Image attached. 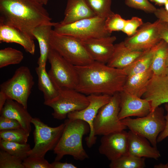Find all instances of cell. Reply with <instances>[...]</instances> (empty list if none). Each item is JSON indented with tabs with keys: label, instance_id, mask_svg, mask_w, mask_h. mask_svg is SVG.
Returning <instances> with one entry per match:
<instances>
[{
	"label": "cell",
	"instance_id": "6da1fadb",
	"mask_svg": "<svg viewBox=\"0 0 168 168\" xmlns=\"http://www.w3.org/2000/svg\"><path fill=\"white\" fill-rule=\"evenodd\" d=\"M75 67L78 77L75 90L82 94L112 96L123 91L127 76L123 69L95 61Z\"/></svg>",
	"mask_w": 168,
	"mask_h": 168
},
{
	"label": "cell",
	"instance_id": "7a4b0ae2",
	"mask_svg": "<svg viewBox=\"0 0 168 168\" xmlns=\"http://www.w3.org/2000/svg\"><path fill=\"white\" fill-rule=\"evenodd\" d=\"M51 22L43 5L35 0H0V24L17 28L34 38L35 27Z\"/></svg>",
	"mask_w": 168,
	"mask_h": 168
},
{
	"label": "cell",
	"instance_id": "3957f363",
	"mask_svg": "<svg viewBox=\"0 0 168 168\" xmlns=\"http://www.w3.org/2000/svg\"><path fill=\"white\" fill-rule=\"evenodd\" d=\"M62 135L53 150L55 161H59L65 155L71 156L76 160L83 161L89 156L84 149L82 138L89 133L90 127L86 122L80 119H68Z\"/></svg>",
	"mask_w": 168,
	"mask_h": 168
},
{
	"label": "cell",
	"instance_id": "277c9868",
	"mask_svg": "<svg viewBox=\"0 0 168 168\" xmlns=\"http://www.w3.org/2000/svg\"><path fill=\"white\" fill-rule=\"evenodd\" d=\"M50 42L52 49L75 66L84 65L94 61L82 41L74 37L58 33L53 29Z\"/></svg>",
	"mask_w": 168,
	"mask_h": 168
},
{
	"label": "cell",
	"instance_id": "5b68a950",
	"mask_svg": "<svg viewBox=\"0 0 168 168\" xmlns=\"http://www.w3.org/2000/svg\"><path fill=\"white\" fill-rule=\"evenodd\" d=\"M121 120L130 130L146 138L155 147L157 138L166 123L164 109L160 106L145 116L135 119L128 117Z\"/></svg>",
	"mask_w": 168,
	"mask_h": 168
},
{
	"label": "cell",
	"instance_id": "8992f818",
	"mask_svg": "<svg viewBox=\"0 0 168 168\" xmlns=\"http://www.w3.org/2000/svg\"><path fill=\"white\" fill-rule=\"evenodd\" d=\"M105 19L97 16L68 24L55 22L53 29L61 34L69 35L81 40L111 35L105 27Z\"/></svg>",
	"mask_w": 168,
	"mask_h": 168
},
{
	"label": "cell",
	"instance_id": "52a82bcc",
	"mask_svg": "<svg viewBox=\"0 0 168 168\" xmlns=\"http://www.w3.org/2000/svg\"><path fill=\"white\" fill-rule=\"evenodd\" d=\"M34 84L29 68L21 66L17 68L10 78L0 86V91L7 97L15 100L27 109V101Z\"/></svg>",
	"mask_w": 168,
	"mask_h": 168
},
{
	"label": "cell",
	"instance_id": "ba28073f",
	"mask_svg": "<svg viewBox=\"0 0 168 168\" xmlns=\"http://www.w3.org/2000/svg\"><path fill=\"white\" fill-rule=\"evenodd\" d=\"M120 110L119 92L99 110L93 123L94 135H102L124 130L127 128L119 117Z\"/></svg>",
	"mask_w": 168,
	"mask_h": 168
},
{
	"label": "cell",
	"instance_id": "9c48e42d",
	"mask_svg": "<svg viewBox=\"0 0 168 168\" xmlns=\"http://www.w3.org/2000/svg\"><path fill=\"white\" fill-rule=\"evenodd\" d=\"M87 96L75 89L58 90L57 96L44 104L52 108L53 118L58 120L65 119L71 112L84 109L89 105Z\"/></svg>",
	"mask_w": 168,
	"mask_h": 168
},
{
	"label": "cell",
	"instance_id": "30bf717a",
	"mask_svg": "<svg viewBox=\"0 0 168 168\" xmlns=\"http://www.w3.org/2000/svg\"><path fill=\"white\" fill-rule=\"evenodd\" d=\"M48 60L50 65L48 74L58 89H75L78 77L75 66L51 48Z\"/></svg>",
	"mask_w": 168,
	"mask_h": 168
},
{
	"label": "cell",
	"instance_id": "8fae6325",
	"mask_svg": "<svg viewBox=\"0 0 168 168\" xmlns=\"http://www.w3.org/2000/svg\"><path fill=\"white\" fill-rule=\"evenodd\" d=\"M31 123L34 126L33 132L35 145L29 156L44 157L49 151L53 150L63 133L64 123L56 127H51L39 118H32Z\"/></svg>",
	"mask_w": 168,
	"mask_h": 168
},
{
	"label": "cell",
	"instance_id": "7c38bea8",
	"mask_svg": "<svg viewBox=\"0 0 168 168\" xmlns=\"http://www.w3.org/2000/svg\"><path fill=\"white\" fill-rule=\"evenodd\" d=\"M112 96L102 94H91L87 96L89 103L81 110L69 113L67 118L70 119H80L87 123L90 126L89 136L85 138L87 147H91L96 142L97 138L93 133V123L99 110L108 103Z\"/></svg>",
	"mask_w": 168,
	"mask_h": 168
},
{
	"label": "cell",
	"instance_id": "4fadbf2b",
	"mask_svg": "<svg viewBox=\"0 0 168 168\" xmlns=\"http://www.w3.org/2000/svg\"><path fill=\"white\" fill-rule=\"evenodd\" d=\"M160 20L143 23L132 36L124 41L125 44L131 49L144 51L153 47L162 40L158 33Z\"/></svg>",
	"mask_w": 168,
	"mask_h": 168
},
{
	"label": "cell",
	"instance_id": "5bb4252c",
	"mask_svg": "<svg viewBox=\"0 0 168 168\" xmlns=\"http://www.w3.org/2000/svg\"><path fill=\"white\" fill-rule=\"evenodd\" d=\"M98 150L110 161L127 154L128 132L124 130L102 136Z\"/></svg>",
	"mask_w": 168,
	"mask_h": 168
},
{
	"label": "cell",
	"instance_id": "9a60e30c",
	"mask_svg": "<svg viewBox=\"0 0 168 168\" xmlns=\"http://www.w3.org/2000/svg\"><path fill=\"white\" fill-rule=\"evenodd\" d=\"M120 120L131 116L141 117L147 115L151 111L149 102L124 91L119 92Z\"/></svg>",
	"mask_w": 168,
	"mask_h": 168
},
{
	"label": "cell",
	"instance_id": "2e32d148",
	"mask_svg": "<svg viewBox=\"0 0 168 168\" xmlns=\"http://www.w3.org/2000/svg\"><path fill=\"white\" fill-rule=\"evenodd\" d=\"M114 36L91 38L81 40L93 60L107 64L114 51Z\"/></svg>",
	"mask_w": 168,
	"mask_h": 168
},
{
	"label": "cell",
	"instance_id": "e0dca14e",
	"mask_svg": "<svg viewBox=\"0 0 168 168\" xmlns=\"http://www.w3.org/2000/svg\"><path fill=\"white\" fill-rule=\"evenodd\" d=\"M142 97L149 102L151 111L163 104L168 103V76L153 75Z\"/></svg>",
	"mask_w": 168,
	"mask_h": 168
},
{
	"label": "cell",
	"instance_id": "ac0fdd59",
	"mask_svg": "<svg viewBox=\"0 0 168 168\" xmlns=\"http://www.w3.org/2000/svg\"><path fill=\"white\" fill-rule=\"evenodd\" d=\"M127 154L138 157L153 158L157 160L161 154L157 147L151 146L146 138L129 130L128 132Z\"/></svg>",
	"mask_w": 168,
	"mask_h": 168
},
{
	"label": "cell",
	"instance_id": "d6986e66",
	"mask_svg": "<svg viewBox=\"0 0 168 168\" xmlns=\"http://www.w3.org/2000/svg\"><path fill=\"white\" fill-rule=\"evenodd\" d=\"M35 38L15 27L0 24V42L14 43L22 46L27 52L33 55L35 51Z\"/></svg>",
	"mask_w": 168,
	"mask_h": 168
},
{
	"label": "cell",
	"instance_id": "ffe728a7",
	"mask_svg": "<svg viewBox=\"0 0 168 168\" xmlns=\"http://www.w3.org/2000/svg\"><path fill=\"white\" fill-rule=\"evenodd\" d=\"M0 113L1 116L16 120L24 129L31 132L32 117L27 109L17 101L7 99Z\"/></svg>",
	"mask_w": 168,
	"mask_h": 168
},
{
	"label": "cell",
	"instance_id": "44dd1931",
	"mask_svg": "<svg viewBox=\"0 0 168 168\" xmlns=\"http://www.w3.org/2000/svg\"><path fill=\"white\" fill-rule=\"evenodd\" d=\"M143 52L132 50L126 46L124 41H122L114 44L113 52L106 64L112 68L124 69Z\"/></svg>",
	"mask_w": 168,
	"mask_h": 168
},
{
	"label": "cell",
	"instance_id": "7402d4cb",
	"mask_svg": "<svg viewBox=\"0 0 168 168\" xmlns=\"http://www.w3.org/2000/svg\"><path fill=\"white\" fill-rule=\"evenodd\" d=\"M55 22L40 25L33 30V36L36 39L39 43L40 56L37 61L38 66L46 67L48 56L51 49L50 38L52 28Z\"/></svg>",
	"mask_w": 168,
	"mask_h": 168
},
{
	"label": "cell",
	"instance_id": "603a6c76",
	"mask_svg": "<svg viewBox=\"0 0 168 168\" xmlns=\"http://www.w3.org/2000/svg\"><path fill=\"white\" fill-rule=\"evenodd\" d=\"M95 16L85 0H68L64 17L60 22L70 23Z\"/></svg>",
	"mask_w": 168,
	"mask_h": 168
},
{
	"label": "cell",
	"instance_id": "cb8c5ba5",
	"mask_svg": "<svg viewBox=\"0 0 168 168\" xmlns=\"http://www.w3.org/2000/svg\"><path fill=\"white\" fill-rule=\"evenodd\" d=\"M153 75L150 68L142 73L127 76L123 91L141 98Z\"/></svg>",
	"mask_w": 168,
	"mask_h": 168
},
{
	"label": "cell",
	"instance_id": "d4e9b609",
	"mask_svg": "<svg viewBox=\"0 0 168 168\" xmlns=\"http://www.w3.org/2000/svg\"><path fill=\"white\" fill-rule=\"evenodd\" d=\"M38 76L39 89L43 94L44 102L50 100L58 95V90L56 88L47 72L46 67L38 66L35 68Z\"/></svg>",
	"mask_w": 168,
	"mask_h": 168
},
{
	"label": "cell",
	"instance_id": "484cf974",
	"mask_svg": "<svg viewBox=\"0 0 168 168\" xmlns=\"http://www.w3.org/2000/svg\"><path fill=\"white\" fill-rule=\"evenodd\" d=\"M157 45L158 44L151 49L144 51L130 64L123 69L127 76L142 73L150 68Z\"/></svg>",
	"mask_w": 168,
	"mask_h": 168
},
{
	"label": "cell",
	"instance_id": "4316f807",
	"mask_svg": "<svg viewBox=\"0 0 168 168\" xmlns=\"http://www.w3.org/2000/svg\"><path fill=\"white\" fill-rule=\"evenodd\" d=\"M168 56V44L161 40L158 44L150 68L156 76L165 75L166 61Z\"/></svg>",
	"mask_w": 168,
	"mask_h": 168
},
{
	"label": "cell",
	"instance_id": "83f0119b",
	"mask_svg": "<svg viewBox=\"0 0 168 168\" xmlns=\"http://www.w3.org/2000/svg\"><path fill=\"white\" fill-rule=\"evenodd\" d=\"M1 149L5 151L23 161L29 156L31 150L30 145L27 143H20L0 140Z\"/></svg>",
	"mask_w": 168,
	"mask_h": 168
},
{
	"label": "cell",
	"instance_id": "f1b7e54d",
	"mask_svg": "<svg viewBox=\"0 0 168 168\" xmlns=\"http://www.w3.org/2000/svg\"><path fill=\"white\" fill-rule=\"evenodd\" d=\"M145 157H138L128 154L111 161L110 168H143L145 166Z\"/></svg>",
	"mask_w": 168,
	"mask_h": 168
},
{
	"label": "cell",
	"instance_id": "f546056e",
	"mask_svg": "<svg viewBox=\"0 0 168 168\" xmlns=\"http://www.w3.org/2000/svg\"><path fill=\"white\" fill-rule=\"evenodd\" d=\"M24 58L23 53L11 47H7L0 50V68L10 65L20 63Z\"/></svg>",
	"mask_w": 168,
	"mask_h": 168
},
{
	"label": "cell",
	"instance_id": "4dcf8cb0",
	"mask_svg": "<svg viewBox=\"0 0 168 168\" xmlns=\"http://www.w3.org/2000/svg\"><path fill=\"white\" fill-rule=\"evenodd\" d=\"M30 133L23 128L0 130V138L6 141L26 143Z\"/></svg>",
	"mask_w": 168,
	"mask_h": 168
},
{
	"label": "cell",
	"instance_id": "1f68e13d",
	"mask_svg": "<svg viewBox=\"0 0 168 168\" xmlns=\"http://www.w3.org/2000/svg\"><path fill=\"white\" fill-rule=\"evenodd\" d=\"M96 16L105 19L113 12L111 10L112 0H85Z\"/></svg>",
	"mask_w": 168,
	"mask_h": 168
},
{
	"label": "cell",
	"instance_id": "d6a6232c",
	"mask_svg": "<svg viewBox=\"0 0 168 168\" xmlns=\"http://www.w3.org/2000/svg\"><path fill=\"white\" fill-rule=\"evenodd\" d=\"M125 21L119 14L113 12L105 19V28L110 34L113 31H122Z\"/></svg>",
	"mask_w": 168,
	"mask_h": 168
},
{
	"label": "cell",
	"instance_id": "836d02e7",
	"mask_svg": "<svg viewBox=\"0 0 168 168\" xmlns=\"http://www.w3.org/2000/svg\"><path fill=\"white\" fill-rule=\"evenodd\" d=\"M23 161L7 152L0 151V168H25Z\"/></svg>",
	"mask_w": 168,
	"mask_h": 168
},
{
	"label": "cell",
	"instance_id": "e575fe53",
	"mask_svg": "<svg viewBox=\"0 0 168 168\" xmlns=\"http://www.w3.org/2000/svg\"><path fill=\"white\" fill-rule=\"evenodd\" d=\"M25 168H52L44 157L29 156L23 160Z\"/></svg>",
	"mask_w": 168,
	"mask_h": 168
},
{
	"label": "cell",
	"instance_id": "d590c367",
	"mask_svg": "<svg viewBox=\"0 0 168 168\" xmlns=\"http://www.w3.org/2000/svg\"><path fill=\"white\" fill-rule=\"evenodd\" d=\"M125 4L129 7L148 13H154L156 8L149 0H125Z\"/></svg>",
	"mask_w": 168,
	"mask_h": 168
},
{
	"label": "cell",
	"instance_id": "8d00e7d4",
	"mask_svg": "<svg viewBox=\"0 0 168 168\" xmlns=\"http://www.w3.org/2000/svg\"><path fill=\"white\" fill-rule=\"evenodd\" d=\"M143 24L142 19L138 17L133 16L131 19L126 20L124 28L122 31L128 36H132L138 30V29Z\"/></svg>",
	"mask_w": 168,
	"mask_h": 168
},
{
	"label": "cell",
	"instance_id": "74e56055",
	"mask_svg": "<svg viewBox=\"0 0 168 168\" xmlns=\"http://www.w3.org/2000/svg\"><path fill=\"white\" fill-rule=\"evenodd\" d=\"M22 128L16 120L1 116L0 130H9Z\"/></svg>",
	"mask_w": 168,
	"mask_h": 168
},
{
	"label": "cell",
	"instance_id": "f35d334b",
	"mask_svg": "<svg viewBox=\"0 0 168 168\" xmlns=\"http://www.w3.org/2000/svg\"><path fill=\"white\" fill-rule=\"evenodd\" d=\"M158 31L160 38L168 44V22L160 20Z\"/></svg>",
	"mask_w": 168,
	"mask_h": 168
},
{
	"label": "cell",
	"instance_id": "ab89813d",
	"mask_svg": "<svg viewBox=\"0 0 168 168\" xmlns=\"http://www.w3.org/2000/svg\"><path fill=\"white\" fill-rule=\"evenodd\" d=\"M164 104L165 109L166 111V114L165 115L166 125L163 131L159 134L157 138V142L162 141L168 137V103Z\"/></svg>",
	"mask_w": 168,
	"mask_h": 168
},
{
	"label": "cell",
	"instance_id": "60d3db41",
	"mask_svg": "<svg viewBox=\"0 0 168 168\" xmlns=\"http://www.w3.org/2000/svg\"><path fill=\"white\" fill-rule=\"evenodd\" d=\"M154 14L158 19L162 21L168 22V13L164 8L161 7L157 8Z\"/></svg>",
	"mask_w": 168,
	"mask_h": 168
},
{
	"label": "cell",
	"instance_id": "b9f144b4",
	"mask_svg": "<svg viewBox=\"0 0 168 168\" xmlns=\"http://www.w3.org/2000/svg\"><path fill=\"white\" fill-rule=\"evenodd\" d=\"M52 168H77V166L71 163L61 162L55 161L51 163Z\"/></svg>",
	"mask_w": 168,
	"mask_h": 168
},
{
	"label": "cell",
	"instance_id": "7bdbcfd3",
	"mask_svg": "<svg viewBox=\"0 0 168 168\" xmlns=\"http://www.w3.org/2000/svg\"><path fill=\"white\" fill-rule=\"evenodd\" d=\"M7 99L5 95L2 92L0 91V111L2 108Z\"/></svg>",
	"mask_w": 168,
	"mask_h": 168
},
{
	"label": "cell",
	"instance_id": "ee69618b",
	"mask_svg": "<svg viewBox=\"0 0 168 168\" xmlns=\"http://www.w3.org/2000/svg\"><path fill=\"white\" fill-rule=\"evenodd\" d=\"M152 2H154L156 4L159 6L164 5L168 1V0H149Z\"/></svg>",
	"mask_w": 168,
	"mask_h": 168
},
{
	"label": "cell",
	"instance_id": "f6af8a7d",
	"mask_svg": "<svg viewBox=\"0 0 168 168\" xmlns=\"http://www.w3.org/2000/svg\"><path fill=\"white\" fill-rule=\"evenodd\" d=\"M154 168H168V162L166 164L162 163L155 165L154 166Z\"/></svg>",
	"mask_w": 168,
	"mask_h": 168
},
{
	"label": "cell",
	"instance_id": "bcb514c9",
	"mask_svg": "<svg viewBox=\"0 0 168 168\" xmlns=\"http://www.w3.org/2000/svg\"><path fill=\"white\" fill-rule=\"evenodd\" d=\"M38 3L41 4L42 5H46L48 2V0H35Z\"/></svg>",
	"mask_w": 168,
	"mask_h": 168
},
{
	"label": "cell",
	"instance_id": "7dc6e473",
	"mask_svg": "<svg viewBox=\"0 0 168 168\" xmlns=\"http://www.w3.org/2000/svg\"><path fill=\"white\" fill-rule=\"evenodd\" d=\"M165 10L168 13V1L165 4Z\"/></svg>",
	"mask_w": 168,
	"mask_h": 168
},
{
	"label": "cell",
	"instance_id": "c3c4849f",
	"mask_svg": "<svg viewBox=\"0 0 168 168\" xmlns=\"http://www.w3.org/2000/svg\"><path fill=\"white\" fill-rule=\"evenodd\" d=\"M165 75L168 76V67H167L166 69Z\"/></svg>",
	"mask_w": 168,
	"mask_h": 168
},
{
	"label": "cell",
	"instance_id": "681fc988",
	"mask_svg": "<svg viewBox=\"0 0 168 168\" xmlns=\"http://www.w3.org/2000/svg\"><path fill=\"white\" fill-rule=\"evenodd\" d=\"M166 67H168V56L167 58V59L166 61Z\"/></svg>",
	"mask_w": 168,
	"mask_h": 168
},
{
	"label": "cell",
	"instance_id": "f907efd6",
	"mask_svg": "<svg viewBox=\"0 0 168 168\" xmlns=\"http://www.w3.org/2000/svg\"><path fill=\"white\" fill-rule=\"evenodd\" d=\"M167 138H168V137Z\"/></svg>",
	"mask_w": 168,
	"mask_h": 168
}]
</instances>
